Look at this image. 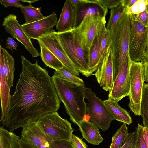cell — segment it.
I'll use <instances>...</instances> for the list:
<instances>
[{"mask_svg":"<svg viewBox=\"0 0 148 148\" xmlns=\"http://www.w3.org/2000/svg\"><path fill=\"white\" fill-rule=\"evenodd\" d=\"M141 114L143 127L148 129V84L144 83L141 102Z\"/></svg>","mask_w":148,"mask_h":148,"instance_id":"obj_27","label":"cell"},{"mask_svg":"<svg viewBox=\"0 0 148 148\" xmlns=\"http://www.w3.org/2000/svg\"><path fill=\"white\" fill-rule=\"evenodd\" d=\"M135 20L143 26L148 27V13L145 10L137 14H134Z\"/></svg>","mask_w":148,"mask_h":148,"instance_id":"obj_33","label":"cell"},{"mask_svg":"<svg viewBox=\"0 0 148 148\" xmlns=\"http://www.w3.org/2000/svg\"><path fill=\"white\" fill-rule=\"evenodd\" d=\"M145 10L148 13V0H146Z\"/></svg>","mask_w":148,"mask_h":148,"instance_id":"obj_45","label":"cell"},{"mask_svg":"<svg viewBox=\"0 0 148 148\" xmlns=\"http://www.w3.org/2000/svg\"><path fill=\"white\" fill-rule=\"evenodd\" d=\"M56 34L66 54L79 73L86 77L93 74L88 66V56L76 38L73 29Z\"/></svg>","mask_w":148,"mask_h":148,"instance_id":"obj_4","label":"cell"},{"mask_svg":"<svg viewBox=\"0 0 148 148\" xmlns=\"http://www.w3.org/2000/svg\"><path fill=\"white\" fill-rule=\"evenodd\" d=\"M36 123L53 141H70L74 130L71 124L60 117L57 112L42 116Z\"/></svg>","mask_w":148,"mask_h":148,"instance_id":"obj_7","label":"cell"},{"mask_svg":"<svg viewBox=\"0 0 148 148\" xmlns=\"http://www.w3.org/2000/svg\"><path fill=\"white\" fill-rule=\"evenodd\" d=\"M106 27L103 28L99 35L94 40L90 50L88 58V66L93 73L95 71L101 61L100 51V45Z\"/></svg>","mask_w":148,"mask_h":148,"instance_id":"obj_21","label":"cell"},{"mask_svg":"<svg viewBox=\"0 0 148 148\" xmlns=\"http://www.w3.org/2000/svg\"><path fill=\"white\" fill-rule=\"evenodd\" d=\"M0 2L5 8L12 6L21 8L24 6L19 0H0Z\"/></svg>","mask_w":148,"mask_h":148,"instance_id":"obj_36","label":"cell"},{"mask_svg":"<svg viewBox=\"0 0 148 148\" xmlns=\"http://www.w3.org/2000/svg\"><path fill=\"white\" fill-rule=\"evenodd\" d=\"M20 137L12 132L0 128V148H20Z\"/></svg>","mask_w":148,"mask_h":148,"instance_id":"obj_23","label":"cell"},{"mask_svg":"<svg viewBox=\"0 0 148 148\" xmlns=\"http://www.w3.org/2000/svg\"><path fill=\"white\" fill-rule=\"evenodd\" d=\"M144 127L138 123L134 141L130 148H147L143 135Z\"/></svg>","mask_w":148,"mask_h":148,"instance_id":"obj_30","label":"cell"},{"mask_svg":"<svg viewBox=\"0 0 148 148\" xmlns=\"http://www.w3.org/2000/svg\"><path fill=\"white\" fill-rule=\"evenodd\" d=\"M128 134L126 124L123 123L113 135L109 148H120L125 143Z\"/></svg>","mask_w":148,"mask_h":148,"instance_id":"obj_26","label":"cell"},{"mask_svg":"<svg viewBox=\"0 0 148 148\" xmlns=\"http://www.w3.org/2000/svg\"><path fill=\"white\" fill-rule=\"evenodd\" d=\"M85 99L87 114L90 121L102 131H105L110 127L111 121L115 120L102 101L97 97L90 88H85Z\"/></svg>","mask_w":148,"mask_h":148,"instance_id":"obj_8","label":"cell"},{"mask_svg":"<svg viewBox=\"0 0 148 148\" xmlns=\"http://www.w3.org/2000/svg\"><path fill=\"white\" fill-rule=\"evenodd\" d=\"M110 33L106 29L103 36L100 45V55L101 59L108 49L110 47Z\"/></svg>","mask_w":148,"mask_h":148,"instance_id":"obj_32","label":"cell"},{"mask_svg":"<svg viewBox=\"0 0 148 148\" xmlns=\"http://www.w3.org/2000/svg\"><path fill=\"white\" fill-rule=\"evenodd\" d=\"M78 126L83 138L88 143L98 145L103 141V139L97 127L90 121H82Z\"/></svg>","mask_w":148,"mask_h":148,"instance_id":"obj_19","label":"cell"},{"mask_svg":"<svg viewBox=\"0 0 148 148\" xmlns=\"http://www.w3.org/2000/svg\"><path fill=\"white\" fill-rule=\"evenodd\" d=\"M57 17L55 12L41 20L34 23L21 25L25 32L30 39L37 40L56 25Z\"/></svg>","mask_w":148,"mask_h":148,"instance_id":"obj_15","label":"cell"},{"mask_svg":"<svg viewBox=\"0 0 148 148\" xmlns=\"http://www.w3.org/2000/svg\"><path fill=\"white\" fill-rule=\"evenodd\" d=\"M130 29V17L125 8L110 32V48L113 61V82L129 53Z\"/></svg>","mask_w":148,"mask_h":148,"instance_id":"obj_3","label":"cell"},{"mask_svg":"<svg viewBox=\"0 0 148 148\" xmlns=\"http://www.w3.org/2000/svg\"><path fill=\"white\" fill-rule=\"evenodd\" d=\"M143 66L144 70V81L148 84V62Z\"/></svg>","mask_w":148,"mask_h":148,"instance_id":"obj_42","label":"cell"},{"mask_svg":"<svg viewBox=\"0 0 148 148\" xmlns=\"http://www.w3.org/2000/svg\"><path fill=\"white\" fill-rule=\"evenodd\" d=\"M6 48L12 51L13 49L17 50L18 43L13 40V38L8 37L6 41Z\"/></svg>","mask_w":148,"mask_h":148,"instance_id":"obj_39","label":"cell"},{"mask_svg":"<svg viewBox=\"0 0 148 148\" xmlns=\"http://www.w3.org/2000/svg\"><path fill=\"white\" fill-rule=\"evenodd\" d=\"M54 73L60 78L65 81L77 85H85L84 81L81 79L64 67L56 70Z\"/></svg>","mask_w":148,"mask_h":148,"instance_id":"obj_28","label":"cell"},{"mask_svg":"<svg viewBox=\"0 0 148 148\" xmlns=\"http://www.w3.org/2000/svg\"><path fill=\"white\" fill-rule=\"evenodd\" d=\"M21 60L22 71L2 122L12 132L35 123L45 114L57 112L61 102L46 69L36 60L32 63L23 56Z\"/></svg>","mask_w":148,"mask_h":148,"instance_id":"obj_1","label":"cell"},{"mask_svg":"<svg viewBox=\"0 0 148 148\" xmlns=\"http://www.w3.org/2000/svg\"><path fill=\"white\" fill-rule=\"evenodd\" d=\"M94 75L100 86L106 91H109L113 84V65L110 47L107 50Z\"/></svg>","mask_w":148,"mask_h":148,"instance_id":"obj_13","label":"cell"},{"mask_svg":"<svg viewBox=\"0 0 148 148\" xmlns=\"http://www.w3.org/2000/svg\"><path fill=\"white\" fill-rule=\"evenodd\" d=\"M2 48L0 45V90L1 113L0 121H2L8 110L11 96L10 89L4 74Z\"/></svg>","mask_w":148,"mask_h":148,"instance_id":"obj_18","label":"cell"},{"mask_svg":"<svg viewBox=\"0 0 148 148\" xmlns=\"http://www.w3.org/2000/svg\"><path fill=\"white\" fill-rule=\"evenodd\" d=\"M56 33L57 32L53 29L47 32L37 40L39 44L46 47L54 54L62 63L65 69L74 75L79 76V73L64 51Z\"/></svg>","mask_w":148,"mask_h":148,"instance_id":"obj_10","label":"cell"},{"mask_svg":"<svg viewBox=\"0 0 148 148\" xmlns=\"http://www.w3.org/2000/svg\"><path fill=\"white\" fill-rule=\"evenodd\" d=\"M75 29L80 24L84 17L87 16L99 14L106 17L108 8L104 7L98 0H80V3L75 8Z\"/></svg>","mask_w":148,"mask_h":148,"instance_id":"obj_16","label":"cell"},{"mask_svg":"<svg viewBox=\"0 0 148 148\" xmlns=\"http://www.w3.org/2000/svg\"><path fill=\"white\" fill-rule=\"evenodd\" d=\"M132 62L127 56L119 73L109 91L108 99L118 102L124 97L129 96L130 90V71Z\"/></svg>","mask_w":148,"mask_h":148,"instance_id":"obj_11","label":"cell"},{"mask_svg":"<svg viewBox=\"0 0 148 148\" xmlns=\"http://www.w3.org/2000/svg\"><path fill=\"white\" fill-rule=\"evenodd\" d=\"M105 17L99 14L85 16L80 25L73 29L75 36L88 58L95 39L105 27Z\"/></svg>","mask_w":148,"mask_h":148,"instance_id":"obj_6","label":"cell"},{"mask_svg":"<svg viewBox=\"0 0 148 148\" xmlns=\"http://www.w3.org/2000/svg\"><path fill=\"white\" fill-rule=\"evenodd\" d=\"M130 90L128 105L136 116L141 115L140 108L143 86L144 82V70L141 62H132L130 68Z\"/></svg>","mask_w":148,"mask_h":148,"instance_id":"obj_9","label":"cell"},{"mask_svg":"<svg viewBox=\"0 0 148 148\" xmlns=\"http://www.w3.org/2000/svg\"><path fill=\"white\" fill-rule=\"evenodd\" d=\"M19 142L20 148H37L21 138L19 139Z\"/></svg>","mask_w":148,"mask_h":148,"instance_id":"obj_41","label":"cell"},{"mask_svg":"<svg viewBox=\"0 0 148 148\" xmlns=\"http://www.w3.org/2000/svg\"><path fill=\"white\" fill-rule=\"evenodd\" d=\"M146 0H138L131 7L126 9L129 14H137L145 10Z\"/></svg>","mask_w":148,"mask_h":148,"instance_id":"obj_31","label":"cell"},{"mask_svg":"<svg viewBox=\"0 0 148 148\" xmlns=\"http://www.w3.org/2000/svg\"><path fill=\"white\" fill-rule=\"evenodd\" d=\"M121 0H98L104 7L109 9L115 8L121 4Z\"/></svg>","mask_w":148,"mask_h":148,"instance_id":"obj_34","label":"cell"},{"mask_svg":"<svg viewBox=\"0 0 148 148\" xmlns=\"http://www.w3.org/2000/svg\"><path fill=\"white\" fill-rule=\"evenodd\" d=\"M103 102L115 120L127 125L132 123V119L129 113L125 109L121 107L118 102L108 99L103 101Z\"/></svg>","mask_w":148,"mask_h":148,"instance_id":"obj_20","label":"cell"},{"mask_svg":"<svg viewBox=\"0 0 148 148\" xmlns=\"http://www.w3.org/2000/svg\"><path fill=\"white\" fill-rule=\"evenodd\" d=\"M40 49V56L45 64L47 66L57 70L64 67L61 61L47 48L39 44Z\"/></svg>","mask_w":148,"mask_h":148,"instance_id":"obj_24","label":"cell"},{"mask_svg":"<svg viewBox=\"0 0 148 148\" xmlns=\"http://www.w3.org/2000/svg\"><path fill=\"white\" fill-rule=\"evenodd\" d=\"M125 9L121 3L117 7L111 9L110 17L106 27L107 31L109 32L111 31Z\"/></svg>","mask_w":148,"mask_h":148,"instance_id":"obj_29","label":"cell"},{"mask_svg":"<svg viewBox=\"0 0 148 148\" xmlns=\"http://www.w3.org/2000/svg\"><path fill=\"white\" fill-rule=\"evenodd\" d=\"M130 19L128 52L132 62H148V27L136 21L134 14Z\"/></svg>","mask_w":148,"mask_h":148,"instance_id":"obj_5","label":"cell"},{"mask_svg":"<svg viewBox=\"0 0 148 148\" xmlns=\"http://www.w3.org/2000/svg\"><path fill=\"white\" fill-rule=\"evenodd\" d=\"M143 135L147 147L148 148V129L146 127H143Z\"/></svg>","mask_w":148,"mask_h":148,"instance_id":"obj_43","label":"cell"},{"mask_svg":"<svg viewBox=\"0 0 148 148\" xmlns=\"http://www.w3.org/2000/svg\"><path fill=\"white\" fill-rule=\"evenodd\" d=\"M75 22V8L71 0H66L56 25L57 32L62 33L74 29Z\"/></svg>","mask_w":148,"mask_h":148,"instance_id":"obj_17","label":"cell"},{"mask_svg":"<svg viewBox=\"0 0 148 148\" xmlns=\"http://www.w3.org/2000/svg\"><path fill=\"white\" fill-rule=\"evenodd\" d=\"M21 138L37 148H55L52 140L36 123L23 128Z\"/></svg>","mask_w":148,"mask_h":148,"instance_id":"obj_14","label":"cell"},{"mask_svg":"<svg viewBox=\"0 0 148 148\" xmlns=\"http://www.w3.org/2000/svg\"><path fill=\"white\" fill-rule=\"evenodd\" d=\"M138 0H121V5L126 9L132 6Z\"/></svg>","mask_w":148,"mask_h":148,"instance_id":"obj_40","label":"cell"},{"mask_svg":"<svg viewBox=\"0 0 148 148\" xmlns=\"http://www.w3.org/2000/svg\"><path fill=\"white\" fill-rule=\"evenodd\" d=\"M136 131L129 133L128 136L124 144L120 148H130L135 138Z\"/></svg>","mask_w":148,"mask_h":148,"instance_id":"obj_37","label":"cell"},{"mask_svg":"<svg viewBox=\"0 0 148 148\" xmlns=\"http://www.w3.org/2000/svg\"><path fill=\"white\" fill-rule=\"evenodd\" d=\"M2 51L4 74L8 85L10 88L13 85L15 61L12 56L6 49L2 47Z\"/></svg>","mask_w":148,"mask_h":148,"instance_id":"obj_22","label":"cell"},{"mask_svg":"<svg viewBox=\"0 0 148 148\" xmlns=\"http://www.w3.org/2000/svg\"><path fill=\"white\" fill-rule=\"evenodd\" d=\"M20 1H21L23 2H27L29 3V4H31V3H33L35 2L38 1V0H19Z\"/></svg>","mask_w":148,"mask_h":148,"instance_id":"obj_44","label":"cell"},{"mask_svg":"<svg viewBox=\"0 0 148 148\" xmlns=\"http://www.w3.org/2000/svg\"><path fill=\"white\" fill-rule=\"evenodd\" d=\"M55 148H73L71 141L66 140L53 141Z\"/></svg>","mask_w":148,"mask_h":148,"instance_id":"obj_38","label":"cell"},{"mask_svg":"<svg viewBox=\"0 0 148 148\" xmlns=\"http://www.w3.org/2000/svg\"><path fill=\"white\" fill-rule=\"evenodd\" d=\"M25 21V24L32 23L45 18L41 13L40 8L34 7L31 4L21 8Z\"/></svg>","mask_w":148,"mask_h":148,"instance_id":"obj_25","label":"cell"},{"mask_svg":"<svg viewBox=\"0 0 148 148\" xmlns=\"http://www.w3.org/2000/svg\"><path fill=\"white\" fill-rule=\"evenodd\" d=\"M52 78L58 97L71 121L78 126L87 114L86 87L65 81L54 73Z\"/></svg>","mask_w":148,"mask_h":148,"instance_id":"obj_2","label":"cell"},{"mask_svg":"<svg viewBox=\"0 0 148 148\" xmlns=\"http://www.w3.org/2000/svg\"><path fill=\"white\" fill-rule=\"evenodd\" d=\"M70 141L73 148H87L85 143L82 139L73 134Z\"/></svg>","mask_w":148,"mask_h":148,"instance_id":"obj_35","label":"cell"},{"mask_svg":"<svg viewBox=\"0 0 148 148\" xmlns=\"http://www.w3.org/2000/svg\"><path fill=\"white\" fill-rule=\"evenodd\" d=\"M16 15L10 14L5 17L2 25L5 30L23 45L32 57L40 56L38 50L34 46L30 39L26 35L17 20Z\"/></svg>","mask_w":148,"mask_h":148,"instance_id":"obj_12","label":"cell"}]
</instances>
